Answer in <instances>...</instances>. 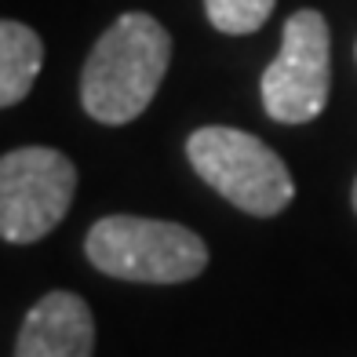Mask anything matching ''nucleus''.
<instances>
[{"mask_svg": "<svg viewBox=\"0 0 357 357\" xmlns=\"http://www.w3.org/2000/svg\"><path fill=\"white\" fill-rule=\"evenodd\" d=\"M95 321L73 291H52L26 314L15 357H91Z\"/></svg>", "mask_w": 357, "mask_h": 357, "instance_id": "6", "label": "nucleus"}, {"mask_svg": "<svg viewBox=\"0 0 357 357\" xmlns=\"http://www.w3.org/2000/svg\"><path fill=\"white\" fill-rule=\"evenodd\" d=\"M77 168L52 146H22L0 160V237L8 245H33L70 212Z\"/></svg>", "mask_w": 357, "mask_h": 357, "instance_id": "4", "label": "nucleus"}, {"mask_svg": "<svg viewBox=\"0 0 357 357\" xmlns=\"http://www.w3.org/2000/svg\"><path fill=\"white\" fill-rule=\"evenodd\" d=\"M172 62V37L153 15L128 11L95 40L80 73V102L99 124H128L153 102Z\"/></svg>", "mask_w": 357, "mask_h": 357, "instance_id": "1", "label": "nucleus"}, {"mask_svg": "<svg viewBox=\"0 0 357 357\" xmlns=\"http://www.w3.org/2000/svg\"><path fill=\"white\" fill-rule=\"evenodd\" d=\"M44 62V44L29 26L4 19L0 22V106L22 102Z\"/></svg>", "mask_w": 357, "mask_h": 357, "instance_id": "7", "label": "nucleus"}, {"mask_svg": "<svg viewBox=\"0 0 357 357\" xmlns=\"http://www.w3.org/2000/svg\"><path fill=\"white\" fill-rule=\"evenodd\" d=\"M84 252L95 270L139 284L193 281L208 266V245L178 222L106 215L88 230Z\"/></svg>", "mask_w": 357, "mask_h": 357, "instance_id": "2", "label": "nucleus"}, {"mask_svg": "<svg viewBox=\"0 0 357 357\" xmlns=\"http://www.w3.org/2000/svg\"><path fill=\"white\" fill-rule=\"evenodd\" d=\"M332 84V40L328 22L314 8L296 11L284 22L278 59L263 73V106L278 124L317 121Z\"/></svg>", "mask_w": 357, "mask_h": 357, "instance_id": "5", "label": "nucleus"}, {"mask_svg": "<svg viewBox=\"0 0 357 357\" xmlns=\"http://www.w3.org/2000/svg\"><path fill=\"white\" fill-rule=\"evenodd\" d=\"M186 157L208 186L248 215H278L296 197L284 160L241 128H197L186 142Z\"/></svg>", "mask_w": 357, "mask_h": 357, "instance_id": "3", "label": "nucleus"}, {"mask_svg": "<svg viewBox=\"0 0 357 357\" xmlns=\"http://www.w3.org/2000/svg\"><path fill=\"white\" fill-rule=\"evenodd\" d=\"M273 4L278 0H204V11L219 33L245 37V33H255L270 19Z\"/></svg>", "mask_w": 357, "mask_h": 357, "instance_id": "8", "label": "nucleus"}, {"mask_svg": "<svg viewBox=\"0 0 357 357\" xmlns=\"http://www.w3.org/2000/svg\"><path fill=\"white\" fill-rule=\"evenodd\" d=\"M354 208H357V183H354Z\"/></svg>", "mask_w": 357, "mask_h": 357, "instance_id": "9", "label": "nucleus"}]
</instances>
